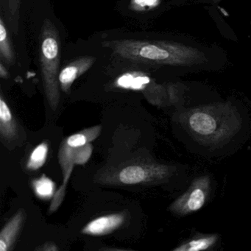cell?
Masks as SVG:
<instances>
[{
	"label": "cell",
	"mask_w": 251,
	"mask_h": 251,
	"mask_svg": "<svg viewBox=\"0 0 251 251\" xmlns=\"http://www.w3.org/2000/svg\"><path fill=\"white\" fill-rule=\"evenodd\" d=\"M248 150H250V151H251V148H248Z\"/></svg>",
	"instance_id": "cell-20"
},
{
	"label": "cell",
	"mask_w": 251,
	"mask_h": 251,
	"mask_svg": "<svg viewBox=\"0 0 251 251\" xmlns=\"http://www.w3.org/2000/svg\"><path fill=\"white\" fill-rule=\"evenodd\" d=\"M101 130H102L101 126L89 127V128L85 129L83 131L69 136L65 141L70 146L74 147V148L83 146L96 139L100 134Z\"/></svg>",
	"instance_id": "cell-12"
},
{
	"label": "cell",
	"mask_w": 251,
	"mask_h": 251,
	"mask_svg": "<svg viewBox=\"0 0 251 251\" xmlns=\"http://www.w3.org/2000/svg\"><path fill=\"white\" fill-rule=\"evenodd\" d=\"M178 121L193 142L209 151L225 148L244 128L242 116L230 102L187 108L179 114Z\"/></svg>",
	"instance_id": "cell-1"
},
{
	"label": "cell",
	"mask_w": 251,
	"mask_h": 251,
	"mask_svg": "<svg viewBox=\"0 0 251 251\" xmlns=\"http://www.w3.org/2000/svg\"><path fill=\"white\" fill-rule=\"evenodd\" d=\"M102 46L125 59L152 65L191 67L208 61L198 48L168 41L120 39L103 42Z\"/></svg>",
	"instance_id": "cell-2"
},
{
	"label": "cell",
	"mask_w": 251,
	"mask_h": 251,
	"mask_svg": "<svg viewBox=\"0 0 251 251\" xmlns=\"http://www.w3.org/2000/svg\"><path fill=\"white\" fill-rule=\"evenodd\" d=\"M8 3L10 12L12 15H16L19 13L21 0H8Z\"/></svg>",
	"instance_id": "cell-17"
},
{
	"label": "cell",
	"mask_w": 251,
	"mask_h": 251,
	"mask_svg": "<svg viewBox=\"0 0 251 251\" xmlns=\"http://www.w3.org/2000/svg\"><path fill=\"white\" fill-rule=\"evenodd\" d=\"M0 55L8 64L14 61V54L3 20H0Z\"/></svg>",
	"instance_id": "cell-14"
},
{
	"label": "cell",
	"mask_w": 251,
	"mask_h": 251,
	"mask_svg": "<svg viewBox=\"0 0 251 251\" xmlns=\"http://www.w3.org/2000/svg\"><path fill=\"white\" fill-rule=\"evenodd\" d=\"M40 67L47 100L53 111L60 102V43L56 27L50 20L44 21L41 34Z\"/></svg>",
	"instance_id": "cell-3"
},
{
	"label": "cell",
	"mask_w": 251,
	"mask_h": 251,
	"mask_svg": "<svg viewBox=\"0 0 251 251\" xmlns=\"http://www.w3.org/2000/svg\"><path fill=\"white\" fill-rule=\"evenodd\" d=\"M0 133L6 142L14 140L18 135V125L3 97H0Z\"/></svg>",
	"instance_id": "cell-11"
},
{
	"label": "cell",
	"mask_w": 251,
	"mask_h": 251,
	"mask_svg": "<svg viewBox=\"0 0 251 251\" xmlns=\"http://www.w3.org/2000/svg\"><path fill=\"white\" fill-rule=\"evenodd\" d=\"M32 186L35 195L40 199L50 200L55 195V183L45 174L42 177L33 180Z\"/></svg>",
	"instance_id": "cell-13"
},
{
	"label": "cell",
	"mask_w": 251,
	"mask_h": 251,
	"mask_svg": "<svg viewBox=\"0 0 251 251\" xmlns=\"http://www.w3.org/2000/svg\"><path fill=\"white\" fill-rule=\"evenodd\" d=\"M44 246H45L43 248L44 251H58V248L54 244L50 243V242L45 244Z\"/></svg>",
	"instance_id": "cell-19"
},
{
	"label": "cell",
	"mask_w": 251,
	"mask_h": 251,
	"mask_svg": "<svg viewBox=\"0 0 251 251\" xmlns=\"http://www.w3.org/2000/svg\"><path fill=\"white\" fill-rule=\"evenodd\" d=\"M126 213H116L98 217L89 222L83 229V234L104 236L120 228L126 222Z\"/></svg>",
	"instance_id": "cell-7"
},
{
	"label": "cell",
	"mask_w": 251,
	"mask_h": 251,
	"mask_svg": "<svg viewBox=\"0 0 251 251\" xmlns=\"http://www.w3.org/2000/svg\"><path fill=\"white\" fill-rule=\"evenodd\" d=\"M212 180L209 175L195 177L187 190L172 202L169 211L176 217H183L202 209L209 200Z\"/></svg>",
	"instance_id": "cell-5"
},
{
	"label": "cell",
	"mask_w": 251,
	"mask_h": 251,
	"mask_svg": "<svg viewBox=\"0 0 251 251\" xmlns=\"http://www.w3.org/2000/svg\"><path fill=\"white\" fill-rule=\"evenodd\" d=\"M96 61V58L92 56L80 57L66 66L59 73V83L61 90L64 92L70 91L76 79L86 73Z\"/></svg>",
	"instance_id": "cell-8"
},
{
	"label": "cell",
	"mask_w": 251,
	"mask_h": 251,
	"mask_svg": "<svg viewBox=\"0 0 251 251\" xmlns=\"http://www.w3.org/2000/svg\"><path fill=\"white\" fill-rule=\"evenodd\" d=\"M49 146L46 142L38 145L32 153L27 163V168L30 170H37L43 167L48 158Z\"/></svg>",
	"instance_id": "cell-15"
},
{
	"label": "cell",
	"mask_w": 251,
	"mask_h": 251,
	"mask_svg": "<svg viewBox=\"0 0 251 251\" xmlns=\"http://www.w3.org/2000/svg\"><path fill=\"white\" fill-rule=\"evenodd\" d=\"M25 219V213L21 209L5 224L0 233V251H9L12 249Z\"/></svg>",
	"instance_id": "cell-10"
},
{
	"label": "cell",
	"mask_w": 251,
	"mask_h": 251,
	"mask_svg": "<svg viewBox=\"0 0 251 251\" xmlns=\"http://www.w3.org/2000/svg\"><path fill=\"white\" fill-rule=\"evenodd\" d=\"M116 85L125 89L135 91L149 90L152 95L151 99L158 104L165 100L167 97V91L161 85L157 84L151 80L149 76L141 73H126L120 76Z\"/></svg>",
	"instance_id": "cell-6"
},
{
	"label": "cell",
	"mask_w": 251,
	"mask_h": 251,
	"mask_svg": "<svg viewBox=\"0 0 251 251\" xmlns=\"http://www.w3.org/2000/svg\"><path fill=\"white\" fill-rule=\"evenodd\" d=\"M0 76L3 79H7L8 77V72L2 63H0Z\"/></svg>",
	"instance_id": "cell-18"
},
{
	"label": "cell",
	"mask_w": 251,
	"mask_h": 251,
	"mask_svg": "<svg viewBox=\"0 0 251 251\" xmlns=\"http://www.w3.org/2000/svg\"><path fill=\"white\" fill-rule=\"evenodd\" d=\"M220 241L217 233L196 232L182 241L173 251H205L214 249Z\"/></svg>",
	"instance_id": "cell-9"
},
{
	"label": "cell",
	"mask_w": 251,
	"mask_h": 251,
	"mask_svg": "<svg viewBox=\"0 0 251 251\" xmlns=\"http://www.w3.org/2000/svg\"><path fill=\"white\" fill-rule=\"evenodd\" d=\"M176 172L173 166L158 163H130L117 169L112 180L123 185L157 184L167 182Z\"/></svg>",
	"instance_id": "cell-4"
},
{
	"label": "cell",
	"mask_w": 251,
	"mask_h": 251,
	"mask_svg": "<svg viewBox=\"0 0 251 251\" xmlns=\"http://www.w3.org/2000/svg\"><path fill=\"white\" fill-rule=\"evenodd\" d=\"M161 0H130V8L136 12H145L156 8Z\"/></svg>",
	"instance_id": "cell-16"
}]
</instances>
